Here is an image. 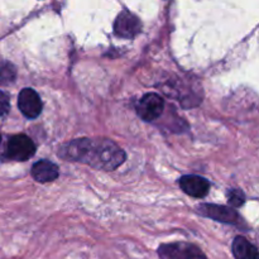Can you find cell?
Segmentation results:
<instances>
[{
  "instance_id": "4",
  "label": "cell",
  "mask_w": 259,
  "mask_h": 259,
  "mask_svg": "<svg viewBox=\"0 0 259 259\" xmlns=\"http://www.w3.org/2000/svg\"><path fill=\"white\" fill-rule=\"evenodd\" d=\"M137 114L146 121H153L162 115L164 110V100L158 94H146L137 103Z\"/></svg>"
},
{
  "instance_id": "10",
  "label": "cell",
  "mask_w": 259,
  "mask_h": 259,
  "mask_svg": "<svg viewBox=\"0 0 259 259\" xmlns=\"http://www.w3.org/2000/svg\"><path fill=\"white\" fill-rule=\"evenodd\" d=\"M232 250L235 259H259L257 247L242 235H238L233 240Z\"/></svg>"
},
{
  "instance_id": "9",
  "label": "cell",
  "mask_w": 259,
  "mask_h": 259,
  "mask_svg": "<svg viewBox=\"0 0 259 259\" xmlns=\"http://www.w3.org/2000/svg\"><path fill=\"white\" fill-rule=\"evenodd\" d=\"M32 177L38 182H52L58 177V167L48 159H40L32 167Z\"/></svg>"
},
{
  "instance_id": "13",
  "label": "cell",
  "mask_w": 259,
  "mask_h": 259,
  "mask_svg": "<svg viewBox=\"0 0 259 259\" xmlns=\"http://www.w3.org/2000/svg\"><path fill=\"white\" fill-rule=\"evenodd\" d=\"M10 103H9V95L5 94L4 91L0 90V116L5 115L9 111Z\"/></svg>"
},
{
  "instance_id": "1",
  "label": "cell",
  "mask_w": 259,
  "mask_h": 259,
  "mask_svg": "<svg viewBox=\"0 0 259 259\" xmlns=\"http://www.w3.org/2000/svg\"><path fill=\"white\" fill-rule=\"evenodd\" d=\"M60 156L96 169L113 171L124 163L125 152L110 139L80 138L61 147Z\"/></svg>"
},
{
  "instance_id": "11",
  "label": "cell",
  "mask_w": 259,
  "mask_h": 259,
  "mask_svg": "<svg viewBox=\"0 0 259 259\" xmlns=\"http://www.w3.org/2000/svg\"><path fill=\"white\" fill-rule=\"evenodd\" d=\"M15 76H17V72H15V68L12 63H0V83H3V85L12 83L15 80Z\"/></svg>"
},
{
  "instance_id": "12",
  "label": "cell",
  "mask_w": 259,
  "mask_h": 259,
  "mask_svg": "<svg viewBox=\"0 0 259 259\" xmlns=\"http://www.w3.org/2000/svg\"><path fill=\"white\" fill-rule=\"evenodd\" d=\"M228 201H229V204L233 205V206L239 207L244 204L245 196L244 194H243L242 190L233 189L228 191Z\"/></svg>"
},
{
  "instance_id": "3",
  "label": "cell",
  "mask_w": 259,
  "mask_h": 259,
  "mask_svg": "<svg viewBox=\"0 0 259 259\" xmlns=\"http://www.w3.org/2000/svg\"><path fill=\"white\" fill-rule=\"evenodd\" d=\"M35 146L29 137L24 134H18L13 136L9 139L7 146V156L8 158L14 159V161H27L30 157L34 156Z\"/></svg>"
},
{
  "instance_id": "7",
  "label": "cell",
  "mask_w": 259,
  "mask_h": 259,
  "mask_svg": "<svg viewBox=\"0 0 259 259\" xmlns=\"http://www.w3.org/2000/svg\"><path fill=\"white\" fill-rule=\"evenodd\" d=\"M18 106L25 118L35 119L42 111V100L33 89L25 88L20 91Z\"/></svg>"
},
{
  "instance_id": "6",
  "label": "cell",
  "mask_w": 259,
  "mask_h": 259,
  "mask_svg": "<svg viewBox=\"0 0 259 259\" xmlns=\"http://www.w3.org/2000/svg\"><path fill=\"white\" fill-rule=\"evenodd\" d=\"M141 30L142 23L139 18L128 10H123L114 22V33L120 38L132 39L137 34H139Z\"/></svg>"
},
{
  "instance_id": "14",
  "label": "cell",
  "mask_w": 259,
  "mask_h": 259,
  "mask_svg": "<svg viewBox=\"0 0 259 259\" xmlns=\"http://www.w3.org/2000/svg\"><path fill=\"white\" fill-rule=\"evenodd\" d=\"M0 142H2V136H0Z\"/></svg>"
},
{
  "instance_id": "8",
  "label": "cell",
  "mask_w": 259,
  "mask_h": 259,
  "mask_svg": "<svg viewBox=\"0 0 259 259\" xmlns=\"http://www.w3.org/2000/svg\"><path fill=\"white\" fill-rule=\"evenodd\" d=\"M180 187L184 190L185 194L190 195L192 197L201 199L207 195L210 190V182L205 180L204 177L195 176V175H189L184 176L180 180Z\"/></svg>"
},
{
  "instance_id": "5",
  "label": "cell",
  "mask_w": 259,
  "mask_h": 259,
  "mask_svg": "<svg viewBox=\"0 0 259 259\" xmlns=\"http://www.w3.org/2000/svg\"><path fill=\"white\" fill-rule=\"evenodd\" d=\"M197 212L202 217L210 218L215 222L225 223V224L239 225L240 217L235 210L232 207L222 206V205H212V204H202L197 207Z\"/></svg>"
},
{
  "instance_id": "2",
  "label": "cell",
  "mask_w": 259,
  "mask_h": 259,
  "mask_svg": "<svg viewBox=\"0 0 259 259\" xmlns=\"http://www.w3.org/2000/svg\"><path fill=\"white\" fill-rule=\"evenodd\" d=\"M157 254L161 259H207L199 247L185 242L162 244Z\"/></svg>"
}]
</instances>
